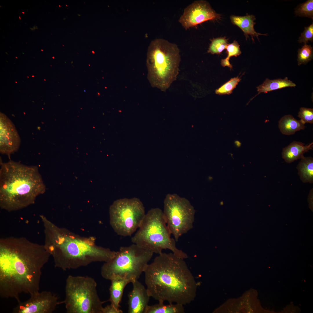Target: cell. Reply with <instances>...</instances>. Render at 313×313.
<instances>
[{
  "instance_id": "1",
  "label": "cell",
  "mask_w": 313,
  "mask_h": 313,
  "mask_svg": "<svg viewBox=\"0 0 313 313\" xmlns=\"http://www.w3.org/2000/svg\"><path fill=\"white\" fill-rule=\"evenodd\" d=\"M50 256L44 245L24 237L0 240V296L18 303L22 293L39 291L42 270Z\"/></svg>"
},
{
  "instance_id": "2",
  "label": "cell",
  "mask_w": 313,
  "mask_h": 313,
  "mask_svg": "<svg viewBox=\"0 0 313 313\" xmlns=\"http://www.w3.org/2000/svg\"><path fill=\"white\" fill-rule=\"evenodd\" d=\"M147 289L159 303L185 305L194 299L197 284L184 259L172 252H162L144 272Z\"/></svg>"
},
{
  "instance_id": "3",
  "label": "cell",
  "mask_w": 313,
  "mask_h": 313,
  "mask_svg": "<svg viewBox=\"0 0 313 313\" xmlns=\"http://www.w3.org/2000/svg\"><path fill=\"white\" fill-rule=\"evenodd\" d=\"M44 246L53 259L55 267L63 270L86 266L92 263L107 262L116 252L97 245L94 238L84 237L59 227L43 215Z\"/></svg>"
},
{
  "instance_id": "4",
  "label": "cell",
  "mask_w": 313,
  "mask_h": 313,
  "mask_svg": "<svg viewBox=\"0 0 313 313\" xmlns=\"http://www.w3.org/2000/svg\"><path fill=\"white\" fill-rule=\"evenodd\" d=\"M0 169V206L8 212L34 203L45 193L46 186L38 168L12 161L1 163Z\"/></svg>"
},
{
  "instance_id": "5",
  "label": "cell",
  "mask_w": 313,
  "mask_h": 313,
  "mask_svg": "<svg viewBox=\"0 0 313 313\" xmlns=\"http://www.w3.org/2000/svg\"><path fill=\"white\" fill-rule=\"evenodd\" d=\"M181 60L176 44L162 38L151 41L146 60L147 78L151 86L166 91L176 79Z\"/></svg>"
},
{
  "instance_id": "6",
  "label": "cell",
  "mask_w": 313,
  "mask_h": 313,
  "mask_svg": "<svg viewBox=\"0 0 313 313\" xmlns=\"http://www.w3.org/2000/svg\"><path fill=\"white\" fill-rule=\"evenodd\" d=\"M139 229L131 238L132 242L154 253L160 254L163 250L168 249L178 257L187 258V254L177 248L174 239L167 225L163 211L153 208L145 214Z\"/></svg>"
},
{
  "instance_id": "7",
  "label": "cell",
  "mask_w": 313,
  "mask_h": 313,
  "mask_svg": "<svg viewBox=\"0 0 313 313\" xmlns=\"http://www.w3.org/2000/svg\"><path fill=\"white\" fill-rule=\"evenodd\" d=\"M153 254L133 243L121 247L114 257L102 265L101 275L103 278L110 281L117 278L130 280L132 282L138 280Z\"/></svg>"
},
{
  "instance_id": "8",
  "label": "cell",
  "mask_w": 313,
  "mask_h": 313,
  "mask_svg": "<svg viewBox=\"0 0 313 313\" xmlns=\"http://www.w3.org/2000/svg\"><path fill=\"white\" fill-rule=\"evenodd\" d=\"M97 283L88 276L69 275L65 286V304L67 313H103V303L98 295Z\"/></svg>"
},
{
  "instance_id": "9",
  "label": "cell",
  "mask_w": 313,
  "mask_h": 313,
  "mask_svg": "<svg viewBox=\"0 0 313 313\" xmlns=\"http://www.w3.org/2000/svg\"><path fill=\"white\" fill-rule=\"evenodd\" d=\"M145 214L143 205L138 198L118 199L110 207V224L118 235L130 236L139 228Z\"/></svg>"
},
{
  "instance_id": "10",
  "label": "cell",
  "mask_w": 313,
  "mask_h": 313,
  "mask_svg": "<svg viewBox=\"0 0 313 313\" xmlns=\"http://www.w3.org/2000/svg\"><path fill=\"white\" fill-rule=\"evenodd\" d=\"M163 213L167 225L176 241L193 228L195 210L186 198L176 194H167Z\"/></svg>"
},
{
  "instance_id": "11",
  "label": "cell",
  "mask_w": 313,
  "mask_h": 313,
  "mask_svg": "<svg viewBox=\"0 0 313 313\" xmlns=\"http://www.w3.org/2000/svg\"><path fill=\"white\" fill-rule=\"evenodd\" d=\"M61 304L58 297L51 292H35L30 298L18 303L12 311L14 313H52Z\"/></svg>"
},
{
  "instance_id": "12",
  "label": "cell",
  "mask_w": 313,
  "mask_h": 313,
  "mask_svg": "<svg viewBox=\"0 0 313 313\" xmlns=\"http://www.w3.org/2000/svg\"><path fill=\"white\" fill-rule=\"evenodd\" d=\"M220 17L221 14L216 13L207 1L197 0L185 8L179 22L187 30L205 21Z\"/></svg>"
},
{
  "instance_id": "13",
  "label": "cell",
  "mask_w": 313,
  "mask_h": 313,
  "mask_svg": "<svg viewBox=\"0 0 313 313\" xmlns=\"http://www.w3.org/2000/svg\"><path fill=\"white\" fill-rule=\"evenodd\" d=\"M0 152L9 155L18 150L20 139L13 123L2 114H0Z\"/></svg>"
},
{
  "instance_id": "14",
  "label": "cell",
  "mask_w": 313,
  "mask_h": 313,
  "mask_svg": "<svg viewBox=\"0 0 313 313\" xmlns=\"http://www.w3.org/2000/svg\"><path fill=\"white\" fill-rule=\"evenodd\" d=\"M132 290L128 294L129 313H145L150 297L147 288L138 280L133 281Z\"/></svg>"
},
{
  "instance_id": "15",
  "label": "cell",
  "mask_w": 313,
  "mask_h": 313,
  "mask_svg": "<svg viewBox=\"0 0 313 313\" xmlns=\"http://www.w3.org/2000/svg\"><path fill=\"white\" fill-rule=\"evenodd\" d=\"M313 148V142L305 145L302 142L294 141L283 149L282 157L286 163H291L301 159L305 153Z\"/></svg>"
},
{
  "instance_id": "16",
  "label": "cell",
  "mask_w": 313,
  "mask_h": 313,
  "mask_svg": "<svg viewBox=\"0 0 313 313\" xmlns=\"http://www.w3.org/2000/svg\"><path fill=\"white\" fill-rule=\"evenodd\" d=\"M230 19L232 23L239 27L244 32L246 40L248 37L249 38V35L251 36L253 42L254 41V37H256L259 40V35L267 36L268 35L267 34H263L257 32L255 31L254 26L256 23L254 22L256 18L253 15H249L247 14L246 16H244L232 15L230 16Z\"/></svg>"
},
{
  "instance_id": "17",
  "label": "cell",
  "mask_w": 313,
  "mask_h": 313,
  "mask_svg": "<svg viewBox=\"0 0 313 313\" xmlns=\"http://www.w3.org/2000/svg\"><path fill=\"white\" fill-rule=\"evenodd\" d=\"M305 123L301 120H297L290 114L283 117L279 121L278 127L283 134L290 135L305 128Z\"/></svg>"
},
{
  "instance_id": "18",
  "label": "cell",
  "mask_w": 313,
  "mask_h": 313,
  "mask_svg": "<svg viewBox=\"0 0 313 313\" xmlns=\"http://www.w3.org/2000/svg\"><path fill=\"white\" fill-rule=\"evenodd\" d=\"M111 284L109 289L110 297L109 301L111 304L116 307L119 308L124 289L129 283H131V280L121 278H117L110 280Z\"/></svg>"
},
{
  "instance_id": "19",
  "label": "cell",
  "mask_w": 313,
  "mask_h": 313,
  "mask_svg": "<svg viewBox=\"0 0 313 313\" xmlns=\"http://www.w3.org/2000/svg\"><path fill=\"white\" fill-rule=\"evenodd\" d=\"M296 84L289 80L287 77L284 79L270 80L267 78L263 83L256 87L258 94L267 93L271 91L287 87H295Z\"/></svg>"
},
{
  "instance_id": "20",
  "label": "cell",
  "mask_w": 313,
  "mask_h": 313,
  "mask_svg": "<svg viewBox=\"0 0 313 313\" xmlns=\"http://www.w3.org/2000/svg\"><path fill=\"white\" fill-rule=\"evenodd\" d=\"M296 168L298 174L303 183H313V158L303 156Z\"/></svg>"
},
{
  "instance_id": "21",
  "label": "cell",
  "mask_w": 313,
  "mask_h": 313,
  "mask_svg": "<svg viewBox=\"0 0 313 313\" xmlns=\"http://www.w3.org/2000/svg\"><path fill=\"white\" fill-rule=\"evenodd\" d=\"M185 310L183 305L178 304L169 303L165 305L163 303L151 305H148L145 313H184Z\"/></svg>"
},
{
  "instance_id": "22",
  "label": "cell",
  "mask_w": 313,
  "mask_h": 313,
  "mask_svg": "<svg viewBox=\"0 0 313 313\" xmlns=\"http://www.w3.org/2000/svg\"><path fill=\"white\" fill-rule=\"evenodd\" d=\"M226 49L228 56L225 59L221 60V65L223 67L227 66L232 69V66L229 62L230 59L233 56L237 57L241 54L240 45L236 41L234 40L232 43L228 44Z\"/></svg>"
},
{
  "instance_id": "23",
  "label": "cell",
  "mask_w": 313,
  "mask_h": 313,
  "mask_svg": "<svg viewBox=\"0 0 313 313\" xmlns=\"http://www.w3.org/2000/svg\"><path fill=\"white\" fill-rule=\"evenodd\" d=\"M313 58V48L310 45L305 43L301 49H299L297 59L299 65L306 64L312 60Z\"/></svg>"
},
{
  "instance_id": "24",
  "label": "cell",
  "mask_w": 313,
  "mask_h": 313,
  "mask_svg": "<svg viewBox=\"0 0 313 313\" xmlns=\"http://www.w3.org/2000/svg\"><path fill=\"white\" fill-rule=\"evenodd\" d=\"M228 39L226 37L213 38L211 40V42L208 49L207 52L212 54H220L226 48L229 44Z\"/></svg>"
},
{
  "instance_id": "25",
  "label": "cell",
  "mask_w": 313,
  "mask_h": 313,
  "mask_svg": "<svg viewBox=\"0 0 313 313\" xmlns=\"http://www.w3.org/2000/svg\"><path fill=\"white\" fill-rule=\"evenodd\" d=\"M296 16L305 17L313 19V0H308L299 4L295 9Z\"/></svg>"
},
{
  "instance_id": "26",
  "label": "cell",
  "mask_w": 313,
  "mask_h": 313,
  "mask_svg": "<svg viewBox=\"0 0 313 313\" xmlns=\"http://www.w3.org/2000/svg\"><path fill=\"white\" fill-rule=\"evenodd\" d=\"M241 79L238 77L231 79L229 81L215 90V93L219 95L229 94L232 93Z\"/></svg>"
},
{
  "instance_id": "27",
  "label": "cell",
  "mask_w": 313,
  "mask_h": 313,
  "mask_svg": "<svg viewBox=\"0 0 313 313\" xmlns=\"http://www.w3.org/2000/svg\"><path fill=\"white\" fill-rule=\"evenodd\" d=\"M298 117L305 123H313V109L301 107L300 108Z\"/></svg>"
},
{
  "instance_id": "28",
  "label": "cell",
  "mask_w": 313,
  "mask_h": 313,
  "mask_svg": "<svg viewBox=\"0 0 313 313\" xmlns=\"http://www.w3.org/2000/svg\"><path fill=\"white\" fill-rule=\"evenodd\" d=\"M308 41H313V23L308 27H305L303 32L301 34L298 41L299 43H308Z\"/></svg>"
},
{
  "instance_id": "29",
  "label": "cell",
  "mask_w": 313,
  "mask_h": 313,
  "mask_svg": "<svg viewBox=\"0 0 313 313\" xmlns=\"http://www.w3.org/2000/svg\"><path fill=\"white\" fill-rule=\"evenodd\" d=\"M123 311L110 304L104 307L103 313H122Z\"/></svg>"
},
{
  "instance_id": "30",
  "label": "cell",
  "mask_w": 313,
  "mask_h": 313,
  "mask_svg": "<svg viewBox=\"0 0 313 313\" xmlns=\"http://www.w3.org/2000/svg\"><path fill=\"white\" fill-rule=\"evenodd\" d=\"M236 145L237 146L239 147L241 145V143L238 141H236L235 142Z\"/></svg>"
},
{
  "instance_id": "31",
  "label": "cell",
  "mask_w": 313,
  "mask_h": 313,
  "mask_svg": "<svg viewBox=\"0 0 313 313\" xmlns=\"http://www.w3.org/2000/svg\"><path fill=\"white\" fill-rule=\"evenodd\" d=\"M22 13H23V14H24V12H22Z\"/></svg>"
},
{
  "instance_id": "32",
  "label": "cell",
  "mask_w": 313,
  "mask_h": 313,
  "mask_svg": "<svg viewBox=\"0 0 313 313\" xmlns=\"http://www.w3.org/2000/svg\"><path fill=\"white\" fill-rule=\"evenodd\" d=\"M19 19H20V17H19Z\"/></svg>"
}]
</instances>
